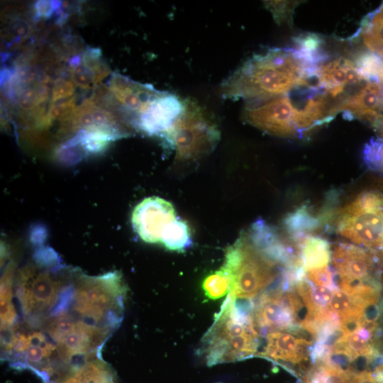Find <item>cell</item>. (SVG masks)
Instances as JSON below:
<instances>
[{
	"instance_id": "1",
	"label": "cell",
	"mask_w": 383,
	"mask_h": 383,
	"mask_svg": "<svg viewBox=\"0 0 383 383\" xmlns=\"http://www.w3.org/2000/svg\"><path fill=\"white\" fill-rule=\"evenodd\" d=\"M127 287L117 272L88 276L68 268L29 311L1 332V357L44 383L98 357L120 326Z\"/></svg>"
},
{
	"instance_id": "2",
	"label": "cell",
	"mask_w": 383,
	"mask_h": 383,
	"mask_svg": "<svg viewBox=\"0 0 383 383\" xmlns=\"http://www.w3.org/2000/svg\"><path fill=\"white\" fill-rule=\"evenodd\" d=\"M314 209L326 231L383 255V174L373 172L331 190Z\"/></svg>"
},
{
	"instance_id": "3",
	"label": "cell",
	"mask_w": 383,
	"mask_h": 383,
	"mask_svg": "<svg viewBox=\"0 0 383 383\" xmlns=\"http://www.w3.org/2000/svg\"><path fill=\"white\" fill-rule=\"evenodd\" d=\"M316 68L294 48H270L254 55L221 85L223 98L262 101L304 87Z\"/></svg>"
},
{
	"instance_id": "4",
	"label": "cell",
	"mask_w": 383,
	"mask_h": 383,
	"mask_svg": "<svg viewBox=\"0 0 383 383\" xmlns=\"http://www.w3.org/2000/svg\"><path fill=\"white\" fill-rule=\"evenodd\" d=\"M262 338L253 318V301L228 295L196 353L209 366L243 360L257 355Z\"/></svg>"
},
{
	"instance_id": "5",
	"label": "cell",
	"mask_w": 383,
	"mask_h": 383,
	"mask_svg": "<svg viewBox=\"0 0 383 383\" xmlns=\"http://www.w3.org/2000/svg\"><path fill=\"white\" fill-rule=\"evenodd\" d=\"M287 267L272 258L242 232L229 246L221 267L230 279L228 295L237 300H252L279 281Z\"/></svg>"
},
{
	"instance_id": "6",
	"label": "cell",
	"mask_w": 383,
	"mask_h": 383,
	"mask_svg": "<svg viewBox=\"0 0 383 383\" xmlns=\"http://www.w3.org/2000/svg\"><path fill=\"white\" fill-rule=\"evenodd\" d=\"M183 102L182 114L160 137L175 152L178 161L192 162L213 150L220 133L201 107L189 100Z\"/></svg>"
},
{
	"instance_id": "7",
	"label": "cell",
	"mask_w": 383,
	"mask_h": 383,
	"mask_svg": "<svg viewBox=\"0 0 383 383\" xmlns=\"http://www.w3.org/2000/svg\"><path fill=\"white\" fill-rule=\"evenodd\" d=\"M296 107L286 94L272 99L250 101L243 109L246 123L264 132L287 138H299L295 123Z\"/></svg>"
},
{
	"instance_id": "8",
	"label": "cell",
	"mask_w": 383,
	"mask_h": 383,
	"mask_svg": "<svg viewBox=\"0 0 383 383\" xmlns=\"http://www.w3.org/2000/svg\"><path fill=\"white\" fill-rule=\"evenodd\" d=\"M177 218L170 202L152 196L145 199L135 207L131 222L135 231L143 240L160 243L164 232Z\"/></svg>"
},
{
	"instance_id": "9",
	"label": "cell",
	"mask_w": 383,
	"mask_h": 383,
	"mask_svg": "<svg viewBox=\"0 0 383 383\" xmlns=\"http://www.w3.org/2000/svg\"><path fill=\"white\" fill-rule=\"evenodd\" d=\"M383 84L367 82L361 89L338 102L334 113L343 112L346 118L366 122L376 130L382 118Z\"/></svg>"
},
{
	"instance_id": "10",
	"label": "cell",
	"mask_w": 383,
	"mask_h": 383,
	"mask_svg": "<svg viewBox=\"0 0 383 383\" xmlns=\"http://www.w3.org/2000/svg\"><path fill=\"white\" fill-rule=\"evenodd\" d=\"M183 109V101L162 91L138 116L134 125L148 135L160 137L174 125Z\"/></svg>"
},
{
	"instance_id": "11",
	"label": "cell",
	"mask_w": 383,
	"mask_h": 383,
	"mask_svg": "<svg viewBox=\"0 0 383 383\" xmlns=\"http://www.w3.org/2000/svg\"><path fill=\"white\" fill-rule=\"evenodd\" d=\"M311 345L312 342L296 338L290 333L272 331L264 337L256 356L282 366L300 363L306 360L305 348Z\"/></svg>"
},
{
	"instance_id": "12",
	"label": "cell",
	"mask_w": 383,
	"mask_h": 383,
	"mask_svg": "<svg viewBox=\"0 0 383 383\" xmlns=\"http://www.w3.org/2000/svg\"><path fill=\"white\" fill-rule=\"evenodd\" d=\"M316 75L318 87L334 99L342 95L346 87L365 81L354 62L344 57L327 59L317 67Z\"/></svg>"
},
{
	"instance_id": "13",
	"label": "cell",
	"mask_w": 383,
	"mask_h": 383,
	"mask_svg": "<svg viewBox=\"0 0 383 383\" xmlns=\"http://www.w3.org/2000/svg\"><path fill=\"white\" fill-rule=\"evenodd\" d=\"M110 89L118 102L127 111L136 113L138 117L162 93L150 84L135 82L116 73L111 77Z\"/></svg>"
},
{
	"instance_id": "14",
	"label": "cell",
	"mask_w": 383,
	"mask_h": 383,
	"mask_svg": "<svg viewBox=\"0 0 383 383\" xmlns=\"http://www.w3.org/2000/svg\"><path fill=\"white\" fill-rule=\"evenodd\" d=\"M48 383H117V380L111 367L99 357Z\"/></svg>"
},
{
	"instance_id": "15",
	"label": "cell",
	"mask_w": 383,
	"mask_h": 383,
	"mask_svg": "<svg viewBox=\"0 0 383 383\" xmlns=\"http://www.w3.org/2000/svg\"><path fill=\"white\" fill-rule=\"evenodd\" d=\"M359 33L371 52L383 55V4L363 18Z\"/></svg>"
},
{
	"instance_id": "16",
	"label": "cell",
	"mask_w": 383,
	"mask_h": 383,
	"mask_svg": "<svg viewBox=\"0 0 383 383\" xmlns=\"http://www.w3.org/2000/svg\"><path fill=\"white\" fill-rule=\"evenodd\" d=\"M191 230L188 224L177 218L164 232L160 243L169 250L184 251L192 245Z\"/></svg>"
},
{
	"instance_id": "17",
	"label": "cell",
	"mask_w": 383,
	"mask_h": 383,
	"mask_svg": "<svg viewBox=\"0 0 383 383\" xmlns=\"http://www.w3.org/2000/svg\"><path fill=\"white\" fill-rule=\"evenodd\" d=\"M353 62L365 81L383 84V59L380 55L363 52L357 55Z\"/></svg>"
},
{
	"instance_id": "18",
	"label": "cell",
	"mask_w": 383,
	"mask_h": 383,
	"mask_svg": "<svg viewBox=\"0 0 383 383\" xmlns=\"http://www.w3.org/2000/svg\"><path fill=\"white\" fill-rule=\"evenodd\" d=\"M230 286L229 277L222 268L208 275L202 284L204 294L211 299H217L228 293Z\"/></svg>"
},
{
	"instance_id": "19",
	"label": "cell",
	"mask_w": 383,
	"mask_h": 383,
	"mask_svg": "<svg viewBox=\"0 0 383 383\" xmlns=\"http://www.w3.org/2000/svg\"><path fill=\"white\" fill-rule=\"evenodd\" d=\"M363 160L372 172L383 174V139L372 138L365 145Z\"/></svg>"
},
{
	"instance_id": "20",
	"label": "cell",
	"mask_w": 383,
	"mask_h": 383,
	"mask_svg": "<svg viewBox=\"0 0 383 383\" xmlns=\"http://www.w3.org/2000/svg\"><path fill=\"white\" fill-rule=\"evenodd\" d=\"M328 309L338 313L340 318L353 311H361L355 307L353 295L341 289H337L333 292Z\"/></svg>"
},
{
	"instance_id": "21",
	"label": "cell",
	"mask_w": 383,
	"mask_h": 383,
	"mask_svg": "<svg viewBox=\"0 0 383 383\" xmlns=\"http://www.w3.org/2000/svg\"><path fill=\"white\" fill-rule=\"evenodd\" d=\"M299 1H265L267 8L272 13L274 20L281 23L286 22L290 23L292 21V14L295 7Z\"/></svg>"
},
{
	"instance_id": "22",
	"label": "cell",
	"mask_w": 383,
	"mask_h": 383,
	"mask_svg": "<svg viewBox=\"0 0 383 383\" xmlns=\"http://www.w3.org/2000/svg\"><path fill=\"white\" fill-rule=\"evenodd\" d=\"M308 282L307 295L312 307L316 311L328 308L334 291L328 287L316 286Z\"/></svg>"
},
{
	"instance_id": "23",
	"label": "cell",
	"mask_w": 383,
	"mask_h": 383,
	"mask_svg": "<svg viewBox=\"0 0 383 383\" xmlns=\"http://www.w3.org/2000/svg\"><path fill=\"white\" fill-rule=\"evenodd\" d=\"M74 87L72 82L60 79L55 82L52 89V100L54 101L67 98L73 94Z\"/></svg>"
},
{
	"instance_id": "24",
	"label": "cell",
	"mask_w": 383,
	"mask_h": 383,
	"mask_svg": "<svg viewBox=\"0 0 383 383\" xmlns=\"http://www.w3.org/2000/svg\"><path fill=\"white\" fill-rule=\"evenodd\" d=\"M60 5V2L57 1H38L35 6L38 16L49 17Z\"/></svg>"
},
{
	"instance_id": "25",
	"label": "cell",
	"mask_w": 383,
	"mask_h": 383,
	"mask_svg": "<svg viewBox=\"0 0 383 383\" xmlns=\"http://www.w3.org/2000/svg\"><path fill=\"white\" fill-rule=\"evenodd\" d=\"M352 383H378L374 375L367 370L360 371L354 373L352 377Z\"/></svg>"
},
{
	"instance_id": "26",
	"label": "cell",
	"mask_w": 383,
	"mask_h": 383,
	"mask_svg": "<svg viewBox=\"0 0 383 383\" xmlns=\"http://www.w3.org/2000/svg\"><path fill=\"white\" fill-rule=\"evenodd\" d=\"M376 131H377L379 133V135L378 137H380L383 139V116L379 122V124L378 127L377 128Z\"/></svg>"
}]
</instances>
